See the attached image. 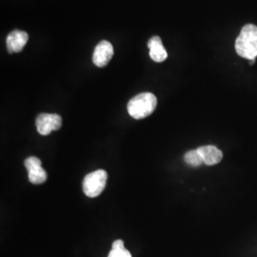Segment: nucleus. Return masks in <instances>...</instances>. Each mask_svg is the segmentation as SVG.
Segmentation results:
<instances>
[{
  "label": "nucleus",
  "instance_id": "f257e3e1",
  "mask_svg": "<svg viewBox=\"0 0 257 257\" xmlns=\"http://www.w3.org/2000/svg\"><path fill=\"white\" fill-rule=\"evenodd\" d=\"M235 51L237 55L248 60L257 57V26L247 24L241 29L235 40Z\"/></svg>",
  "mask_w": 257,
  "mask_h": 257
},
{
  "label": "nucleus",
  "instance_id": "f03ea898",
  "mask_svg": "<svg viewBox=\"0 0 257 257\" xmlns=\"http://www.w3.org/2000/svg\"><path fill=\"white\" fill-rule=\"evenodd\" d=\"M157 106L156 96L152 92H142L133 97L128 103V112L135 119H142L151 115Z\"/></svg>",
  "mask_w": 257,
  "mask_h": 257
},
{
  "label": "nucleus",
  "instance_id": "7ed1b4c3",
  "mask_svg": "<svg viewBox=\"0 0 257 257\" xmlns=\"http://www.w3.org/2000/svg\"><path fill=\"white\" fill-rule=\"evenodd\" d=\"M108 179V174L104 170H97L86 175L83 180V192L91 198L97 197L104 191Z\"/></svg>",
  "mask_w": 257,
  "mask_h": 257
},
{
  "label": "nucleus",
  "instance_id": "20e7f679",
  "mask_svg": "<svg viewBox=\"0 0 257 257\" xmlns=\"http://www.w3.org/2000/svg\"><path fill=\"white\" fill-rule=\"evenodd\" d=\"M37 132L41 136H48L62 126V118L56 113H40L36 120Z\"/></svg>",
  "mask_w": 257,
  "mask_h": 257
},
{
  "label": "nucleus",
  "instance_id": "39448f33",
  "mask_svg": "<svg viewBox=\"0 0 257 257\" xmlns=\"http://www.w3.org/2000/svg\"><path fill=\"white\" fill-rule=\"evenodd\" d=\"M24 165L27 169L29 181L31 183L38 185L44 183L46 181V171L42 168L41 161L39 158L36 156H30L25 160Z\"/></svg>",
  "mask_w": 257,
  "mask_h": 257
},
{
  "label": "nucleus",
  "instance_id": "423d86ee",
  "mask_svg": "<svg viewBox=\"0 0 257 257\" xmlns=\"http://www.w3.org/2000/svg\"><path fill=\"white\" fill-rule=\"evenodd\" d=\"M113 55V48L109 41L103 40L95 47L93 55H92V62L93 64L99 68L105 67L110 62Z\"/></svg>",
  "mask_w": 257,
  "mask_h": 257
},
{
  "label": "nucleus",
  "instance_id": "0eeeda50",
  "mask_svg": "<svg viewBox=\"0 0 257 257\" xmlns=\"http://www.w3.org/2000/svg\"><path fill=\"white\" fill-rule=\"evenodd\" d=\"M28 39H29V37H28L26 32L16 30V31L10 33L9 36L7 37V40H6L8 52L10 54L20 53L26 45Z\"/></svg>",
  "mask_w": 257,
  "mask_h": 257
},
{
  "label": "nucleus",
  "instance_id": "6e6552de",
  "mask_svg": "<svg viewBox=\"0 0 257 257\" xmlns=\"http://www.w3.org/2000/svg\"><path fill=\"white\" fill-rule=\"evenodd\" d=\"M200 156L202 157L204 164L208 166H213L218 164L223 158V153L218 148L212 145L201 146L197 148Z\"/></svg>",
  "mask_w": 257,
  "mask_h": 257
},
{
  "label": "nucleus",
  "instance_id": "1a4fd4ad",
  "mask_svg": "<svg viewBox=\"0 0 257 257\" xmlns=\"http://www.w3.org/2000/svg\"><path fill=\"white\" fill-rule=\"evenodd\" d=\"M148 47L150 49V56L154 61L160 63V62H163L168 57L167 51L163 46V43L160 37H152L148 42Z\"/></svg>",
  "mask_w": 257,
  "mask_h": 257
},
{
  "label": "nucleus",
  "instance_id": "9d476101",
  "mask_svg": "<svg viewBox=\"0 0 257 257\" xmlns=\"http://www.w3.org/2000/svg\"><path fill=\"white\" fill-rule=\"evenodd\" d=\"M184 160L188 165L193 167V168L199 167L204 163L202 157L200 156L199 152L197 151V149L187 152L184 156Z\"/></svg>",
  "mask_w": 257,
  "mask_h": 257
},
{
  "label": "nucleus",
  "instance_id": "9b49d317",
  "mask_svg": "<svg viewBox=\"0 0 257 257\" xmlns=\"http://www.w3.org/2000/svg\"><path fill=\"white\" fill-rule=\"evenodd\" d=\"M108 257H132L131 252L125 247L121 248H111Z\"/></svg>",
  "mask_w": 257,
  "mask_h": 257
}]
</instances>
